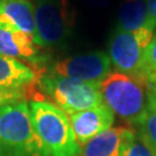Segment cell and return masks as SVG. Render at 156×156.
Masks as SVG:
<instances>
[{
	"label": "cell",
	"instance_id": "1",
	"mask_svg": "<svg viewBox=\"0 0 156 156\" xmlns=\"http://www.w3.org/2000/svg\"><path fill=\"white\" fill-rule=\"evenodd\" d=\"M31 123L50 156H81L69 117L52 102L33 100L29 103Z\"/></svg>",
	"mask_w": 156,
	"mask_h": 156
},
{
	"label": "cell",
	"instance_id": "2",
	"mask_svg": "<svg viewBox=\"0 0 156 156\" xmlns=\"http://www.w3.org/2000/svg\"><path fill=\"white\" fill-rule=\"evenodd\" d=\"M0 156H50L35 132L26 101L0 106Z\"/></svg>",
	"mask_w": 156,
	"mask_h": 156
},
{
	"label": "cell",
	"instance_id": "3",
	"mask_svg": "<svg viewBox=\"0 0 156 156\" xmlns=\"http://www.w3.org/2000/svg\"><path fill=\"white\" fill-rule=\"evenodd\" d=\"M100 91L103 104L113 115L134 126L140 123L148 105V90L142 82L124 73L110 72L100 83Z\"/></svg>",
	"mask_w": 156,
	"mask_h": 156
},
{
	"label": "cell",
	"instance_id": "4",
	"mask_svg": "<svg viewBox=\"0 0 156 156\" xmlns=\"http://www.w3.org/2000/svg\"><path fill=\"white\" fill-rule=\"evenodd\" d=\"M38 89L67 115L103 104L100 84L48 74L38 79Z\"/></svg>",
	"mask_w": 156,
	"mask_h": 156
},
{
	"label": "cell",
	"instance_id": "5",
	"mask_svg": "<svg viewBox=\"0 0 156 156\" xmlns=\"http://www.w3.org/2000/svg\"><path fill=\"white\" fill-rule=\"evenodd\" d=\"M38 48H58L71 36L74 13L68 0H36L34 4Z\"/></svg>",
	"mask_w": 156,
	"mask_h": 156
},
{
	"label": "cell",
	"instance_id": "6",
	"mask_svg": "<svg viewBox=\"0 0 156 156\" xmlns=\"http://www.w3.org/2000/svg\"><path fill=\"white\" fill-rule=\"evenodd\" d=\"M148 44L138 35L117 29L109 45V57L117 72L144 81V55ZM146 86V84H145Z\"/></svg>",
	"mask_w": 156,
	"mask_h": 156
},
{
	"label": "cell",
	"instance_id": "7",
	"mask_svg": "<svg viewBox=\"0 0 156 156\" xmlns=\"http://www.w3.org/2000/svg\"><path fill=\"white\" fill-rule=\"evenodd\" d=\"M110 57L102 51L74 56L57 62L51 67L52 75L75 81L100 84L111 72Z\"/></svg>",
	"mask_w": 156,
	"mask_h": 156
},
{
	"label": "cell",
	"instance_id": "8",
	"mask_svg": "<svg viewBox=\"0 0 156 156\" xmlns=\"http://www.w3.org/2000/svg\"><path fill=\"white\" fill-rule=\"evenodd\" d=\"M69 122L81 147L112 126L115 122L113 112L102 104L93 109L69 115Z\"/></svg>",
	"mask_w": 156,
	"mask_h": 156
},
{
	"label": "cell",
	"instance_id": "9",
	"mask_svg": "<svg viewBox=\"0 0 156 156\" xmlns=\"http://www.w3.org/2000/svg\"><path fill=\"white\" fill-rule=\"evenodd\" d=\"M0 28L28 34L36 44L37 31L33 2L29 0H0Z\"/></svg>",
	"mask_w": 156,
	"mask_h": 156
},
{
	"label": "cell",
	"instance_id": "10",
	"mask_svg": "<svg viewBox=\"0 0 156 156\" xmlns=\"http://www.w3.org/2000/svg\"><path fill=\"white\" fill-rule=\"evenodd\" d=\"M0 55L14 59H23L33 64L39 69L42 65V58L34 42V38L22 31H12L0 28Z\"/></svg>",
	"mask_w": 156,
	"mask_h": 156
},
{
	"label": "cell",
	"instance_id": "11",
	"mask_svg": "<svg viewBox=\"0 0 156 156\" xmlns=\"http://www.w3.org/2000/svg\"><path fill=\"white\" fill-rule=\"evenodd\" d=\"M37 80L34 68L0 55V89H26Z\"/></svg>",
	"mask_w": 156,
	"mask_h": 156
},
{
	"label": "cell",
	"instance_id": "12",
	"mask_svg": "<svg viewBox=\"0 0 156 156\" xmlns=\"http://www.w3.org/2000/svg\"><path fill=\"white\" fill-rule=\"evenodd\" d=\"M129 128L110 127L87 142L81 156H122L125 138Z\"/></svg>",
	"mask_w": 156,
	"mask_h": 156
},
{
	"label": "cell",
	"instance_id": "13",
	"mask_svg": "<svg viewBox=\"0 0 156 156\" xmlns=\"http://www.w3.org/2000/svg\"><path fill=\"white\" fill-rule=\"evenodd\" d=\"M148 13L146 0H125L118 15V28L127 33H136L142 29L155 30Z\"/></svg>",
	"mask_w": 156,
	"mask_h": 156
},
{
	"label": "cell",
	"instance_id": "14",
	"mask_svg": "<svg viewBox=\"0 0 156 156\" xmlns=\"http://www.w3.org/2000/svg\"><path fill=\"white\" fill-rule=\"evenodd\" d=\"M136 132L156 153V97L148 94V105L140 123L135 126Z\"/></svg>",
	"mask_w": 156,
	"mask_h": 156
},
{
	"label": "cell",
	"instance_id": "15",
	"mask_svg": "<svg viewBox=\"0 0 156 156\" xmlns=\"http://www.w3.org/2000/svg\"><path fill=\"white\" fill-rule=\"evenodd\" d=\"M122 156H156L155 151L140 136L136 129H128Z\"/></svg>",
	"mask_w": 156,
	"mask_h": 156
},
{
	"label": "cell",
	"instance_id": "16",
	"mask_svg": "<svg viewBox=\"0 0 156 156\" xmlns=\"http://www.w3.org/2000/svg\"><path fill=\"white\" fill-rule=\"evenodd\" d=\"M144 81L146 87L156 82V36L151 39V42L146 48L144 55Z\"/></svg>",
	"mask_w": 156,
	"mask_h": 156
},
{
	"label": "cell",
	"instance_id": "17",
	"mask_svg": "<svg viewBox=\"0 0 156 156\" xmlns=\"http://www.w3.org/2000/svg\"><path fill=\"white\" fill-rule=\"evenodd\" d=\"M26 101L24 89H0V106Z\"/></svg>",
	"mask_w": 156,
	"mask_h": 156
},
{
	"label": "cell",
	"instance_id": "18",
	"mask_svg": "<svg viewBox=\"0 0 156 156\" xmlns=\"http://www.w3.org/2000/svg\"><path fill=\"white\" fill-rule=\"evenodd\" d=\"M148 6V13L151 23L156 27V0H146Z\"/></svg>",
	"mask_w": 156,
	"mask_h": 156
}]
</instances>
